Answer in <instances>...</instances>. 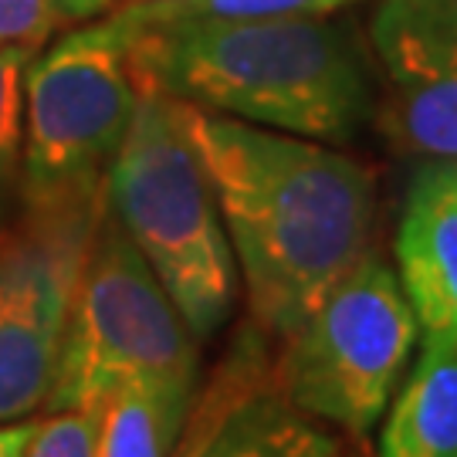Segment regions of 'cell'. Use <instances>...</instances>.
<instances>
[{"label": "cell", "instance_id": "4fadbf2b", "mask_svg": "<svg viewBox=\"0 0 457 457\" xmlns=\"http://www.w3.org/2000/svg\"><path fill=\"white\" fill-rule=\"evenodd\" d=\"M379 126L403 153L457 163V79L390 82Z\"/></svg>", "mask_w": 457, "mask_h": 457}, {"label": "cell", "instance_id": "e0dca14e", "mask_svg": "<svg viewBox=\"0 0 457 457\" xmlns=\"http://www.w3.org/2000/svg\"><path fill=\"white\" fill-rule=\"evenodd\" d=\"M62 17L65 14L58 11L54 0H0V48H41Z\"/></svg>", "mask_w": 457, "mask_h": 457}, {"label": "cell", "instance_id": "ffe728a7", "mask_svg": "<svg viewBox=\"0 0 457 457\" xmlns=\"http://www.w3.org/2000/svg\"><path fill=\"white\" fill-rule=\"evenodd\" d=\"M166 4H177V0H112L109 11H153V7H166Z\"/></svg>", "mask_w": 457, "mask_h": 457}, {"label": "cell", "instance_id": "44dd1931", "mask_svg": "<svg viewBox=\"0 0 457 457\" xmlns=\"http://www.w3.org/2000/svg\"><path fill=\"white\" fill-rule=\"evenodd\" d=\"M451 170H454V173H457V163H451Z\"/></svg>", "mask_w": 457, "mask_h": 457}, {"label": "cell", "instance_id": "6da1fadb", "mask_svg": "<svg viewBox=\"0 0 457 457\" xmlns=\"http://www.w3.org/2000/svg\"><path fill=\"white\" fill-rule=\"evenodd\" d=\"M177 109L211 177L251 326L278 343L370 251L373 173L319 139Z\"/></svg>", "mask_w": 457, "mask_h": 457}, {"label": "cell", "instance_id": "7c38bea8", "mask_svg": "<svg viewBox=\"0 0 457 457\" xmlns=\"http://www.w3.org/2000/svg\"><path fill=\"white\" fill-rule=\"evenodd\" d=\"M196 386L126 383L96 407V457H170Z\"/></svg>", "mask_w": 457, "mask_h": 457}, {"label": "cell", "instance_id": "9c48e42d", "mask_svg": "<svg viewBox=\"0 0 457 457\" xmlns=\"http://www.w3.org/2000/svg\"><path fill=\"white\" fill-rule=\"evenodd\" d=\"M400 285L424 343L457 345V173L424 166L410 183L396 228Z\"/></svg>", "mask_w": 457, "mask_h": 457}, {"label": "cell", "instance_id": "3957f363", "mask_svg": "<svg viewBox=\"0 0 457 457\" xmlns=\"http://www.w3.org/2000/svg\"><path fill=\"white\" fill-rule=\"evenodd\" d=\"M105 196L196 343L220 332L237 302V262L177 98L139 85L126 139L105 173Z\"/></svg>", "mask_w": 457, "mask_h": 457}, {"label": "cell", "instance_id": "5b68a950", "mask_svg": "<svg viewBox=\"0 0 457 457\" xmlns=\"http://www.w3.org/2000/svg\"><path fill=\"white\" fill-rule=\"evenodd\" d=\"M139 102L129 34L112 17L65 34L24 75L21 211L105 200V173Z\"/></svg>", "mask_w": 457, "mask_h": 457}, {"label": "cell", "instance_id": "8992f818", "mask_svg": "<svg viewBox=\"0 0 457 457\" xmlns=\"http://www.w3.org/2000/svg\"><path fill=\"white\" fill-rule=\"evenodd\" d=\"M417 336L420 326L396 271L366 251L278 339V383L309 417L366 437L390 407Z\"/></svg>", "mask_w": 457, "mask_h": 457}, {"label": "cell", "instance_id": "52a82bcc", "mask_svg": "<svg viewBox=\"0 0 457 457\" xmlns=\"http://www.w3.org/2000/svg\"><path fill=\"white\" fill-rule=\"evenodd\" d=\"M109 196L75 211H21L0 234V424L45 407L68 305Z\"/></svg>", "mask_w": 457, "mask_h": 457}, {"label": "cell", "instance_id": "7a4b0ae2", "mask_svg": "<svg viewBox=\"0 0 457 457\" xmlns=\"http://www.w3.org/2000/svg\"><path fill=\"white\" fill-rule=\"evenodd\" d=\"M122 31L136 85L204 112L319 143H343L373 115L360 48L326 17L170 21Z\"/></svg>", "mask_w": 457, "mask_h": 457}, {"label": "cell", "instance_id": "ac0fdd59", "mask_svg": "<svg viewBox=\"0 0 457 457\" xmlns=\"http://www.w3.org/2000/svg\"><path fill=\"white\" fill-rule=\"evenodd\" d=\"M34 420H11V424H0V457H21L24 454V444L31 437Z\"/></svg>", "mask_w": 457, "mask_h": 457}, {"label": "cell", "instance_id": "9a60e30c", "mask_svg": "<svg viewBox=\"0 0 457 457\" xmlns=\"http://www.w3.org/2000/svg\"><path fill=\"white\" fill-rule=\"evenodd\" d=\"M356 0H177L153 11H112V21L139 31L170 21H258V17H328Z\"/></svg>", "mask_w": 457, "mask_h": 457}, {"label": "cell", "instance_id": "2e32d148", "mask_svg": "<svg viewBox=\"0 0 457 457\" xmlns=\"http://www.w3.org/2000/svg\"><path fill=\"white\" fill-rule=\"evenodd\" d=\"M21 457H96V407L58 410L34 420Z\"/></svg>", "mask_w": 457, "mask_h": 457}, {"label": "cell", "instance_id": "277c9868", "mask_svg": "<svg viewBox=\"0 0 457 457\" xmlns=\"http://www.w3.org/2000/svg\"><path fill=\"white\" fill-rule=\"evenodd\" d=\"M126 383L196 386V339L105 204L71 292L45 410H92Z\"/></svg>", "mask_w": 457, "mask_h": 457}, {"label": "cell", "instance_id": "ba28073f", "mask_svg": "<svg viewBox=\"0 0 457 457\" xmlns=\"http://www.w3.org/2000/svg\"><path fill=\"white\" fill-rule=\"evenodd\" d=\"M268 336L247 322L211 379L194 390L170 457H343L322 420L295 407Z\"/></svg>", "mask_w": 457, "mask_h": 457}, {"label": "cell", "instance_id": "30bf717a", "mask_svg": "<svg viewBox=\"0 0 457 457\" xmlns=\"http://www.w3.org/2000/svg\"><path fill=\"white\" fill-rule=\"evenodd\" d=\"M383 417L376 457H457V345L424 343Z\"/></svg>", "mask_w": 457, "mask_h": 457}, {"label": "cell", "instance_id": "8fae6325", "mask_svg": "<svg viewBox=\"0 0 457 457\" xmlns=\"http://www.w3.org/2000/svg\"><path fill=\"white\" fill-rule=\"evenodd\" d=\"M373 45L390 82L457 79V0H379Z\"/></svg>", "mask_w": 457, "mask_h": 457}, {"label": "cell", "instance_id": "5bb4252c", "mask_svg": "<svg viewBox=\"0 0 457 457\" xmlns=\"http://www.w3.org/2000/svg\"><path fill=\"white\" fill-rule=\"evenodd\" d=\"M37 54L28 45L0 48V234L11 228L21 207V163H24V75Z\"/></svg>", "mask_w": 457, "mask_h": 457}, {"label": "cell", "instance_id": "d6986e66", "mask_svg": "<svg viewBox=\"0 0 457 457\" xmlns=\"http://www.w3.org/2000/svg\"><path fill=\"white\" fill-rule=\"evenodd\" d=\"M54 4H58V11L68 21H88V17H96L112 7V0H54Z\"/></svg>", "mask_w": 457, "mask_h": 457}]
</instances>
